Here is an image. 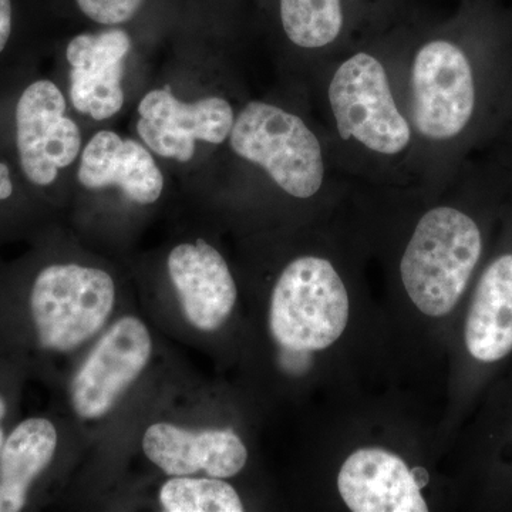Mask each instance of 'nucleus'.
<instances>
[{"mask_svg": "<svg viewBox=\"0 0 512 512\" xmlns=\"http://www.w3.org/2000/svg\"><path fill=\"white\" fill-rule=\"evenodd\" d=\"M481 247L476 222L456 208H434L421 218L400 262L404 288L421 313L440 318L453 311Z\"/></svg>", "mask_w": 512, "mask_h": 512, "instance_id": "obj_1", "label": "nucleus"}, {"mask_svg": "<svg viewBox=\"0 0 512 512\" xmlns=\"http://www.w3.org/2000/svg\"><path fill=\"white\" fill-rule=\"evenodd\" d=\"M349 308L348 291L333 265L302 256L276 282L269 312L272 336L295 352L329 348L345 332Z\"/></svg>", "mask_w": 512, "mask_h": 512, "instance_id": "obj_2", "label": "nucleus"}, {"mask_svg": "<svg viewBox=\"0 0 512 512\" xmlns=\"http://www.w3.org/2000/svg\"><path fill=\"white\" fill-rule=\"evenodd\" d=\"M229 136L237 156L264 168L292 197L311 198L322 187V148L311 128L295 114L251 101L239 113Z\"/></svg>", "mask_w": 512, "mask_h": 512, "instance_id": "obj_3", "label": "nucleus"}, {"mask_svg": "<svg viewBox=\"0 0 512 512\" xmlns=\"http://www.w3.org/2000/svg\"><path fill=\"white\" fill-rule=\"evenodd\" d=\"M116 289L107 272L80 265H52L37 275L30 309L40 343L67 352L96 335L113 311Z\"/></svg>", "mask_w": 512, "mask_h": 512, "instance_id": "obj_4", "label": "nucleus"}, {"mask_svg": "<svg viewBox=\"0 0 512 512\" xmlns=\"http://www.w3.org/2000/svg\"><path fill=\"white\" fill-rule=\"evenodd\" d=\"M329 101L343 140L394 156L409 146L412 131L397 109L383 64L367 53L350 57L333 76Z\"/></svg>", "mask_w": 512, "mask_h": 512, "instance_id": "obj_5", "label": "nucleus"}, {"mask_svg": "<svg viewBox=\"0 0 512 512\" xmlns=\"http://www.w3.org/2000/svg\"><path fill=\"white\" fill-rule=\"evenodd\" d=\"M412 89L414 123L424 137H456L473 116V70L454 43L433 40L421 47L414 57Z\"/></svg>", "mask_w": 512, "mask_h": 512, "instance_id": "obj_6", "label": "nucleus"}, {"mask_svg": "<svg viewBox=\"0 0 512 512\" xmlns=\"http://www.w3.org/2000/svg\"><path fill=\"white\" fill-rule=\"evenodd\" d=\"M66 100L49 80L30 84L16 107V144L20 165L30 183L49 185L82 150V136L64 116Z\"/></svg>", "mask_w": 512, "mask_h": 512, "instance_id": "obj_7", "label": "nucleus"}, {"mask_svg": "<svg viewBox=\"0 0 512 512\" xmlns=\"http://www.w3.org/2000/svg\"><path fill=\"white\" fill-rule=\"evenodd\" d=\"M150 332L140 319L126 316L97 343L72 383L74 410L83 419H100L150 362Z\"/></svg>", "mask_w": 512, "mask_h": 512, "instance_id": "obj_8", "label": "nucleus"}, {"mask_svg": "<svg viewBox=\"0 0 512 512\" xmlns=\"http://www.w3.org/2000/svg\"><path fill=\"white\" fill-rule=\"evenodd\" d=\"M137 131L154 153L188 163L195 153V141L221 144L234 126V110L221 97H207L195 103L175 99L170 90L147 93L138 106Z\"/></svg>", "mask_w": 512, "mask_h": 512, "instance_id": "obj_9", "label": "nucleus"}, {"mask_svg": "<svg viewBox=\"0 0 512 512\" xmlns=\"http://www.w3.org/2000/svg\"><path fill=\"white\" fill-rule=\"evenodd\" d=\"M130 49V36L121 29L84 33L72 39L66 56L72 66L70 97L74 109L94 120L119 113L124 103L121 80Z\"/></svg>", "mask_w": 512, "mask_h": 512, "instance_id": "obj_10", "label": "nucleus"}, {"mask_svg": "<svg viewBox=\"0 0 512 512\" xmlns=\"http://www.w3.org/2000/svg\"><path fill=\"white\" fill-rule=\"evenodd\" d=\"M424 481L402 458L382 448H360L340 468L339 493L353 512H426Z\"/></svg>", "mask_w": 512, "mask_h": 512, "instance_id": "obj_11", "label": "nucleus"}, {"mask_svg": "<svg viewBox=\"0 0 512 512\" xmlns=\"http://www.w3.org/2000/svg\"><path fill=\"white\" fill-rule=\"evenodd\" d=\"M168 272L192 326L214 332L227 322L237 286L217 249L202 239L178 245L168 256Z\"/></svg>", "mask_w": 512, "mask_h": 512, "instance_id": "obj_12", "label": "nucleus"}, {"mask_svg": "<svg viewBox=\"0 0 512 512\" xmlns=\"http://www.w3.org/2000/svg\"><path fill=\"white\" fill-rule=\"evenodd\" d=\"M146 456L170 476H192L205 471L210 477L237 476L248 460V450L232 430L191 431L157 423L144 433Z\"/></svg>", "mask_w": 512, "mask_h": 512, "instance_id": "obj_13", "label": "nucleus"}, {"mask_svg": "<svg viewBox=\"0 0 512 512\" xmlns=\"http://www.w3.org/2000/svg\"><path fill=\"white\" fill-rule=\"evenodd\" d=\"M79 181L90 190L119 187L141 205L156 202L164 188L163 174L146 148L113 131H100L84 148Z\"/></svg>", "mask_w": 512, "mask_h": 512, "instance_id": "obj_14", "label": "nucleus"}, {"mask_svg": "<svg viewBox=\"0 0 512 512\" xmlns=\"http://www.w3.org/2000/svg\"><path fill=\"white\" fill-rule=\"evenodd\" d=\"M466 345L480 362L504 359L512 350V254L485 269L466 320Z\"/></svg>", "mask_w": 512, "mask_h": 512, "instance_id": "obj_15", "label": "nucleus"}, {"mask_svg": "<svg viewBox=\"0 0 512 512\" xmlns=\"http://www.w3.org/2000/svg\"><path fill=\"white\" fill-rule=\"evenodd\" d=\"M57 447L55 426L29 419L10 433L0 448V512L25 507L30 485L49 466Z\"/></svg>", "mask_w": 512, "mask_h": 512, "instance_id": "obj_16", "label": "nucleus"}, {"mask_svg": "<svg viewBox=\"0 0 512 512\" xmlns=\"http://www.w3.org/2000/svg\"><path fill=\"white\" fill-rule=\"evenodd\" d=\"M286 36L303 49H320L342 32V0H281Z\"/></svg>", "mask_w": 512, "mask_h": 512, "instance_id": "obj_17", "label": "nucleus"}, {"mask_svg": "<svg viewBox=\"0 0 512 512\" xmlns=\"http://www.w3.org/2000/svg\"><path fill=\"white\" fill-rule=\"evenodd\" d=\"M160 503L170 512L244 511L235 488L214 477H175L161 488Z\"/></svg>", "mask_w": 512, "mask_h": 512, "instance_id": "obj_18", "label": "nucleus"}, {"mask_svg": "<svg viewBox=\"0 0 512 512\" xmlns=\"http://www.w3.org/2000/svg\"><path fill=\"white\" fill-rule=\"evenodd\" d=\"M144 0H77L80 10L101 25H121L134 18Z\"/></svg>", "mask_w": 512, "mask_h": 512, "instance_id": "obj_19", "label": "nucleus"}, {"mask_svg": "<svg viewBox=\"0 0 512 512\" xmlns=\"http://www.w3.org/2000/svg\"><path fill=\"white\" fill-rule=\"evenodd\" d=\"M12 33V3L10 0H0V53L8 45Z\"/></svg>", "mask_w": 512, "mask_h": 512, "instance_id": "obj_20", "label": "nucleus"}, {"mask_svg": "<svg viewBox=\"0 0 512 512\" xmlns=\"http://www.w3.org/2000/svg\"><path fill=\"white\" fill-rule=\"evenodd\" d=\"M12 194L13 184L8 165L0 163V201L8 200Z\"/></svg>", "mask_w": 512, "mask_h": 512, "instance_id": "obj_21", "label": "nucleus"}, {"mask_svg": "<svg viewBox=\"0 0 512 512\" xmlns=\"http://www.w3.org/2000/svg\"><path fill=\"white\" fill-rule=\"evenodd\" d=\"M5 412H6V406H5V402H3V399L2 397H0V420L3 419V416H5ZM3 431L2 429H0V448H2L3 446Z\"/></svg>", "mask_w": 512, "mask_h": 512, "instance_id": "obj_22", "label": "nucleus"}]
</instances>
